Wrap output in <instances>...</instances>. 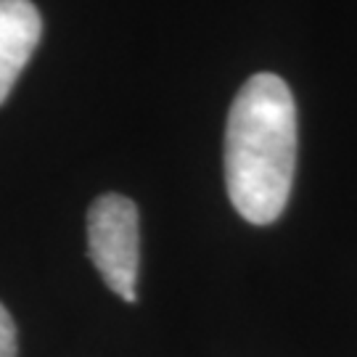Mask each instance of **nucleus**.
Wrapping results in <instances>:
<instances>
[{
    "label": "nucleus",
    "mask_w": 357,
    "mask_h": 357,
    "mask_svg": "<svg viewBox=\"0 0 357 357\" xmlns=\"http://www.w3.org/2000/svg\"><path fill=\"white\" fill-rule=\"evenodd\" d=\"M43 35L32 0H0V103L8 98Z\"/></svg>",
    "instance_id": "7ed1b4c3"
},
{
    "label": "nucleus",
    "mask_w": 357,
    "mask_h": 357,
    "mask_svg": "<svg viewBox=\"0 0 357 357\" xmlns=\"http://www.w3.org/2000/svg\"><path fill=\"white\" fill-rule=\"evenodd\" d=\"M0 357H16V326L3 305H0Z\"/></svg>",
    "instance_id": "20e7f679"
},
{
    "label": "nucleus",
    "mask_w": 357,
    "mask_h": 357,
    "mask_svg": "<svg viewBox=\"0 0 357 357\" xmlns=\"http://www.w3.org/2000/svg\"><path fill=\"white\" fill-rule=\"evenodd\" d=\"M88 255L106 286L125 302L138 299L141 230L138 206L122 193H103L88 209Z\"/></svg>",
    "instance_id": "f03ea898"
},
{
    "label": "nucleus",
    "mask_w": 357,
    "mask_h": 357,
    "mask_svg": "<svg viewBox=\"0 0 357 357\" xmlns=\"http://www.w3.org/2000/svg\"><path fill=\"white\" fill-rule=\"evenodd\" d=\"M296 167V103L286 79L249 77L230 106L225 128V185L236 212L270 225L289 204Z\"/></svg>",
    "instance_id": "f257e3e1"
}]
</instances>
